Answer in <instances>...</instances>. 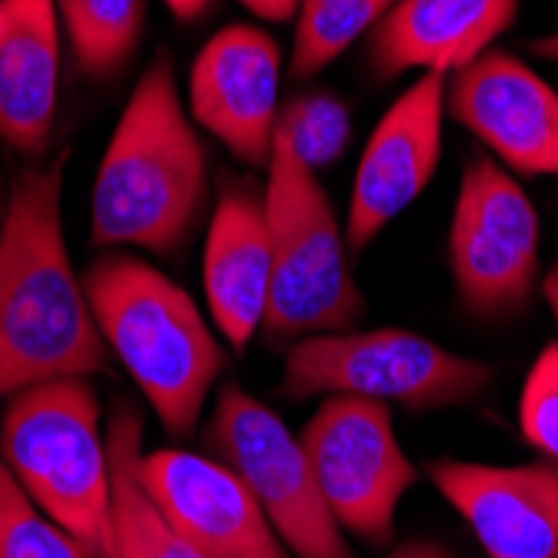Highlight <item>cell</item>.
I'll return each mask as SVG.
<instances>
[{
    "label": "cell",
    "instance_id": "3957f363",
    "mask_svg": "<svg viewBox=\"0 0 558 558\" xmlns=\"http://www.w3.org/2000/svg\"><path fill=\"white\" fill-rule=\"evenodd\" d=\"M84 291L100 335L150 412L174 438H187L228 365L194 298L134 255L97 258L84 275Z\"/></svg>",
    "mask_w": 558,
    "mask_h": 558
},
{
    "label": "cell",
    "instance_id": "44dd1931",
    "mask_svg": "<svg viewBox=\"0 0 558 558\" xmlns=\"http://www.w3.org/2000/svg\"><path fill=\"white\" fill-rule=\"evenodd\" d=\"M0 558H97L77 535L40 512L0 459Z\"/></svg>",
    "mask_w": 558,
    "mask_h": 558
},
{
    "label": "cell",
    "instance_id": "603a6c76",
    "mask_svg": "<svg viewBox=\"0 0 558 558\" xmlns=\"http://www.w3.org/2000/svg\"><path fill=\"white\" fill-rule=\"evenodd\" d=\"M519 425L525 441L558 465V341H548L525 375L519 398Z\"/></svg>",
    "mask_w": 558,
    "mask_h": 558
},
{
    "label": "cell",
    "instance_id": "7a4b0ae2",
    "mask_svg": "<svg viewBox=\"0 0 558 558\" xmlns=\"http://www.w3.org/2000/svg\"><path fill=\"white\" fill-rule=\"evenodd\" d=\"M208 194V158L184 114L174 68L158 54L134 84L90 194L94 247L178 251Z\"/></svg>",
    "mask_w": 558,
    "mask_h": 558
},
{
    "label": "cell",
    "instance_id": "e0dca14e",
    "mask_svg": "<svg viewBox=\"0 0 558 558\" xmlns=\"http://www.w3.org/2000/svg\"><path fill=\"white\" fill-rule=\"evenodd\" d=\"M0 141L40 158L58 114L61 17L54 0H0Z\"/></svg>",
    "mask_w": 558,
    "mask_h": 558
},
{
    "label": "cell",
    "instance_id": "484cf974",
    "mask_svg": "<svg viewBox=\"0 0 558 558\" xmlns=\"http://www.w3.org/2000/svg\"><path fill=\"white\" fill-rule=\"evenodd\" d=\"M165 4H168V11L178 17V21H201V17H205L208 14V8L215 4V0H165Z\"/></svg>",
    "mask_w": 558,
    "mask_h": 558
},
{
    "label": "cell",
    "instance_id": "4316f807",
    "mask_svg": "<svg viewBox=\"0 0 558 558\" xmlns=\"http://www.w3.org/2000/svg\"><path fill=\"white\" fill-rule=\"evenodd\" d=\"M529 50H532L535 58H542V61H555L558 64V34H545V37L529 40Z\"/></svg>",
    "mask_w": 558,
    "mask_h": 558
},
{
    "label": "cell",
    "instance_id": "2e32d148",
    "mask_svg": "<svg viewBox=\"0 0 558 558\" xmlns=\"http://www.w3.org/2000/svg\"><path fill=\"white\" fill-rule=\"evenodd\" d=\"M201 281L218 331L234 351H244L265 325L271 294V234L265 194L228 187L215 208Z\"/></svg>",
    "mask_w": 558,
    "mask_h": 558
},
{
    "label": "cell",
    "instance_id": "4dcf8cb0",
    "mask_svg": "<svg viewBox=\"0 0 558 558\" xmlns=\"http://www.w3.org/2000/svg\"><path fill=\"white\" fill-rule=\"evenodd\" d=\"M0 24H4V8H0Z\"/></svg>",
    "mask_w": 558,
    "mask_h": 558
},
{
    "label": "cell",
    "instance_id": "d6986e66",
    "mask_svg": "<svg viewBox=\"0 0 558 558\" xmlns=\"http://www.w3.org/2000/svg\"><path fill=\"white\" fill-rule=\"evenodd\" d=\"M74 61L87 77H114L134 58L144 0H54Z\"/></svg>",
    "mask_w": 558,
    "mask_h": 558
},
{
    "label": "cell",
    "instance_id": "9c48e42d",
    "mask_svg": "<svg viewBox=\"0 0 558 558\" xmlns=\"http://www.w3.org/2000/svg\"><path fill=\"white\" fill-rule=\"evenodd\" d=\"M298 438L331 519L365 545H388L398 505L418 482V465L404 454L388 404L328 395Z\"/></svg>",
    "mask_w": 558,
    "mask_h": 558
},
{
    "label": "cell",
    "instance_id": "7c38bea8",
    "mask_svg": "<svg viewBox=\"0 0 558 558\" xmlns=\"http://www.w3.org/2000/svg\"><path fill=\"white\" fill-rule=\"evenodd\" d=\"M445 114L522 178L558 174V90L505 50L448 74Z\"/></svg>",
    "mask_w": 558,
    "mask_h": 558
},
{
    "label": "cell",
    "instance_id": "30bf717a",
    "mask_svg": "<svg viewBox=\"0 0 558 558\" xmlns=\"http://www.w3.org/2000/svg\"><path fill=\"white\" fill-rule=\"evenodd\" d=\"M137 478L168 525L208 558H294L258 498L225 462L158 448L137 454Z\"/></svg>",
    "mask_w": 558,
    "mask_h": 558
},
{
    "label": "cell",
    "instance_id": "9a60e30c",
    "mask_svg": "<svg viewBox=\"0 0 558 558\" xmlns=\"http://www.w3.org/2000/svg\"><path fill=\"white\" fill-rule=\"evenodd\" d=\"M522 0H395L372 27L368 64L381 81L409 71L454 74L512 31Z\"/></svg>",
    "mask_w": 558,
    "mask_h": 558
},
{
    "label": "cell",
    "instance_id": "7402d4cb",
    "mask_svg": "<svg viewBox=\"0 0 558 558\" xmlns=\"http://www.w3.org/2000/svg\"><path fill=\"white\" fill-rule=\"evenodd\" d=\"M278 134L318 174L344 155L351 141V114L331 90H304L281 105Z\"/></svg>",
    "mask_w": 558,
    "mask_h": 558
},
{
    "label": "cell",
    "instance_id": "ba28073f",
    "mask_svg": "<svg viewBox=\"0 0 558 558\" xmlns=\"http://www.w3.org/2000/svg\"><path fill=\"white\" fill-rule=\"evenodd\" d=\"M205 445L258 498L294 558H359L328 512L301 438L255 395L225 385L205 428Z\"/></svg>",
    "mask_w": 558,
    "mask_h": 558
},
{
    "label": "cell",
    "instance_id": "83f0119b",
    "mask_svg": "<svg viewBox=\"0 0 558 558\" xmlns=\"http://www.w3.org/2000/svg\"><path fill=\"white\" fill-rule=\"evenodd\" d=\"M542 298H545L548 312H551V318H555V325H558V268H551V271L542 278Z\"/></svg>",
    "mask_w": 558,
    "mask_h": 558
},
{
    "label": "cell",
    "instance_id": "6da1fadb",
    "mask_svg": "<svg viewBox=\"0 0 558 558\" xmlns=\"http://www.w3.org/2000/svg\"><path fill=\"white\" fill-rule=\"evenodd\" d=\"M64 158L14 174L0 231V398L108 368L61 221Z\"/></svg>",
    "mask_w": 558,
    "mask_h": 558
},
{
    "label": "cell",
    "instance_id": "ac0fdd59",
    "mask_svg": "<svg viewBox=\"0 0 558 558\" xmlns=\"http://www.w3.org/2000/svg\"><path fill=\"white\" fill-rule=\"evenodd\" d=\"M144 438V418L118 404L108 432L111 469H114V542L111 558H208L187 538H181L158 505L147 498L137 478V454Z\"/></svg>",
    "mask_w": 558,
    "mask_h": 558
},
{
    "label": "cell",
    "instance_id": "5bb4252c",
    "mask_svg": "<svg viewBox=\"0 0 558 558\" xmlns=\"http://www.w3.org/2000/svg\"><path fill=\"white\" fill-rule=\"evenodd\" d=\"M428 478L475 532L488 558H558V465L438 459Z\"/></svg>",
    "mask_w": 558,
    "mask_h": 558
},
{
    "label": "cell",
    "instance_id": "8fae6325",
    "mask_svg": "<svg viewBox=\"0 0 558 558\" xmlns=\"http://www.w3.org/2000/svg\"><path fill=\"white\" fill-rule=\"evenodd\" d=\"M448 74L428 71L398 94L372 131L359 171H354L344 244L348 255L362 251L432 184L441 161Z\"/></svg>",
    "mask_w": 558,
    "mask_h": 558
},
{
    "label": "cell",
    "instance_id": "5b68a950",
    "mask_svg": "<svg viewBox=\"0 0 558 558\" xmlns=\"http://www.w3.org/2000/svg\"><path fill=\"white\" fill-rule=\"evenodd\" d=\"M265 211L271 234V294L265 341L291 348L315 335L351 331L365 318V294L348 265V244L318 174L275 131Z\"/></svg>",
    "mask_w": 558,
    "mask_h": 558
},
{
    "label": "cell",
    "instance_id": "f1b7e54d",
    "mask_svg": "<svg viewBox=\"0 0 558 558\" xmlns=\"http://www.w3.org/2000/svg\"><path fill=\"white\" fill-rule=\"evenodd\" d=\"M8 197H11V184L4 181V165H0V231H4V215H8Z\"/></svg>",
    "mask_w": 558,
    "mask_h": 558
},
{
    "label": "cell",
    "instance_id": "52a82bcc",
    "mask_svg": "<svg viewBox=\"0 0 558 558\" xmlns=\"http://www.w3.org/2000/svg\"><path fill=\"white\" fill-rule=\"evenodd\" d=\"M542 221L522 184L475 155L448 225V271L462 308L485 322L519 315L542 284Z\"/></svg>",
    "mask_w": 558,
    "mask_h": 558
},
{
    "label": "cell",
    "instance_id": "277c9868",
    "mask_svg": "<svg viewBox=\"0 0 558 558\" xmlns=\"http://www.w3.org/2000/svg\"><path fill=\"white\" fill-rule=\"evenodd\" d=\"M0 459L40 512L97 558H111L114 469L87 378H58L11 395L0 422Z\"/></svg>",
    "mask_w": 558,
    "mask_h": 558
},
{
    "label": "cell",
    "instance_id": "8992f818",
    "mask_svg": "<svg viewBox=\"0 0 558 558\" xmlns=\"http://www.w3.org/2000/svg\"><path fill=\"white\" fill-rule=\"evenodd\" d=\"M492 368L454 354L409 328L335 331L288 348L278 395L301 401L318 395H359L409 412L459 409L485 395Z\"/></svg>",
    "mask_w": 558,
    "mask_h": 558
},
{
    "label": "cell",
    "instance_id": "f546056e",
    "mask_svg": "<svg viewBox=\"0 0 558 558\" xmlns=\"http://www.w3.org/2000/svg\"><path fill=\"white\" fill-rule=\"evenodd\" d=\"M328 4V0H301V4H298V14L301 11H318V8H325Z\"/></svg>",
    "mask_w": 558,
    "mask_h": 558
},
{
    "label": "cell",
    "instance_id": "4fadbf2b",
    "mask_svg": "<svg viewBox=\"0 0 558 558\" xmlns=\"http://www.w3.org/2000/svg\"><path fill=\"white\" fill-rule=\"evenodd\" d=\"M281 47L251 24L218 31L191 68V118L251 168H268L281 114Z\"/></svg>",
    "mask_w": 558,
    "mask_h": 558
},
{
    "label": "cell",
    "instance_id": "ffe728a7",
    "mask_svg": "<svg viewBox=\"0 0 558 558\" xmlns=\"http://www.w3.org/2000/svg\"><path fill=\"white\" fill-rule=\"evenodd\" d=\"M395 0H328L318 11H301L294 24V47H291V77L308 81L322 74L335 58L368 34Z\"/></svg>",
    "mask_w": 558,
    "mask_h": 558
},
{
    "label": "cell",
    "instance_id": "d4e9b609",
    "mask_svg": "<svg viewBox=\"0 0 558 558\" xmlns=\"http://www.w3.org/2000/svg\"><path fill=\"white\" fill-rule=\"evenodd\" d=\"M388 558H454L441 542L432 538H415V542H404L398 548L388 551Z\"/></svg>",
    "mask_w": 558,
    "mask_h": 558
},
{
    "label": "cell",
    "instance_id": "cb8c5ba5",
    "mask_svg": "<svg viewBox=\"0 0 558 558\" xmlns=\"http://www.w3.org/2000/svg\"><path fill=\"white\" fill-rule=\"evenodd\" d=\"M241 4L262 17V21H271V24H284L291 17H298V4L301 0H241Z\"/></svg>",
    "mask_w": 558,
    "mask_h": 558
}]
</instances>
